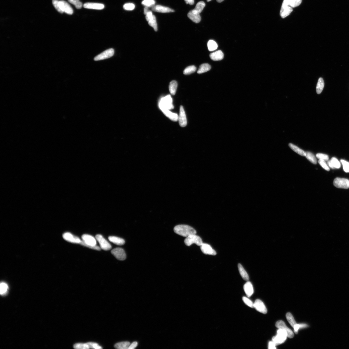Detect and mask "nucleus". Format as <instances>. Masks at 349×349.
<instances>
[{
	"mask_svg": "<svg viewBox=\"0 0 349 349\" xmlns=\"http://www.w3.org/2000/svg\"><path fill=\"white\" fill-rule=\"evenodd\" d=\"M175 233L184 237L196 234V231L193 227L186 225H179L176 226L174 229Z\"/></svg>",
	"mask_w": 349,
	"mask_h": 349,
	"instance_id": "obj_1",
	"label": "nucleus"
},
{
	"mask_svg": "<svg viewBox=\"0 0 349 349\" xmlns=\"http://www.w3.org/2000/svg\"><path fill=\"white\" fill-rule=\"evenodd\" d=\"M159 107L162 111L164 110H170L174 109L173 100L170 95H168L163 97L159 102Z\"/></svg>",
	"mask_w": 349,
	"mask_h": 349,
	"instance_id": "obj_2",
	"label": "nucleus"
},
{
	"mask_svg": "<svg viewBox=\"0 0 349 349\" xmlns=\"http://www.w3.org/2000/svg\"><path fill=\"white\" fill-rule=\"evenodd\" d=\"M287 337V333L282 329H279L277 331V335L273 337V342L276 345H278L284 343Z\"/></svg>",
	"mask_w": 349,
	"mask_h": 349,
	"instance_id": "obj_3",
	"label": "nucleus"
},
{
	"mask_svg": "<svg viewBox=\"0 0 349 349\" xmlns=\"http://www.w3.org/2000/svg\"><path fill=\"white\" fill-rule=\"evenodd\" d=\"M184 243L187 246H190L193 244H196L201 246L203 244L201 238L196 234H192L186 237Z\"/></svg>",
	"mask_w": 349,
	"mask_h": 349,
	"instance_id": "obj_4",
	"label": "nucleus"
},
{
	"mask_svg": "<svg viewBox=\"0 0 349 349\" xmlns=\"http://www.w3.org/2000/svg\"><path fill=\"white\" fill-rule=\"evenodd\" d=\"M333 184L335 187L340 189H348L349 188V180L346 179L336 178Z\"/></svg>",
	"mask_w": 349,
	"mask_h": 349,
	"instance_id": "obj_5",
	"label": "nucleus"
},
{
	"mask_svg": "<svg viewBox=\"0 0 349 349\" xmlns=\"http://www.w3.org/2000/svg\"><path fill=\"white\" fill-rule=\"evenodd\" d=\"M114 53L115 51L113 49H107L95 57L94 58V60L99 61L111 58L113 56Z\"/></svg>",
	"mask_w": 349,
	"mask_h": 349,
	"instance_id": "obj_6",
	"label": "nucleus"
},
{
	"mask_svg": "<svg viewBox=\"0 0 349 349\" xmlns=\"http://www.w3.org/2000/svg\"><path fill=\"white\" fill-rule=\"evenodd\" d=\"M96 238L99 242L101 249L105 250H108L111 249L110 244L101 235H97Z\"/></svg>",
	"mask_w": 349,
	"mask_h": 349,
	"instance_id": "obj_7",
	"label": "nucleus"
},
{
	"mask_svg": "<svg viewBox=\"0 0 349 349\" xmlns=\"http://www.w3.org/2000/svg\"><path fill=\"white\" fill-rule=\"evenodd\" d=\"M82 240H81L80 244L81 245L85 244L88 245H96V239L91 235L87 234H84L82 235Z\"/></svg>",
	"mask_w": 349,
	"mask_h": 349,
	"instance_id": "obj_8",
	"label": "nucleus"
},
{
	"mask_svg": "<svg viewBox=\"0 0 349 349\" xmlns=\"http://www.w3.org/2000/svg\"><path fill=\"white\" fill-rule=\"evenodd\" d=\"M111 253L118 260L123 261L126 259V254L122 248H116L112 250Z\"/></svg>",
	"mask_w": 349,
	"mask_h": 349,
	"instance_id": "obj_9",
	"label": "nucleus"
},
{
	"mask_svg": "<svg viewBox=\"0 0 349 349\" xmlns=\"http://www.w3.org/2000/svg\"><path fill=\"white\" fill-rule=\"evenodd\" d=\"M276 328L279 329H282L286 331L287 333V337L289 338H292L294 336V334L291 329L289 328L285 325L284 322L282 320H279L277 322L276 324Z\"/></svg>",
	"mask_w": 349,
	"mask_h": 349,
	"instance_id": "obj_10",
	"label": "nucleus"
},
{
	"mask_svg": "<svg viewBox=\"0 0 349 349\" xmlns=\"http://www.w3.org/2000/svg\"><path fill=\"white\" fill-rule=\"evenodd\" d=\"M178 120L180 126L184 127L186 126L187 124L186 116L185 110L182 106H181L180 107Z\"/></svg>",
	"mask_w": 349,
	"mask_h": 349,
	"instance_id": "obj_11",
	"label": "nucleus"
},
{
	"mask_svg": "<svg viewBox=\"0 0 349 349\" xmlns=\"http://www.w3.org/2000/svg\"><path fill=\"white\" fill-rule=\"evenodd\" d=\"M254 308L261 313L266 314L267 312V309L264 304L260 299H256L254 303Z\"/></svg>",
	"mask_w": 349,
	"mask_h": 349,
	"instance_id": "obj_12",
	"label": "nucleus"
},
{
	"mask_svg": "<svg viewBox=\"0 0 349 349\" xmlns=\"http://www.w3.org/2000/svg\"><path fill=\"white\" fill-rule=\"evenodd\" d=\"M63 237L66 241L74 244H80L81 241L79 237L70 233H65L63 235Z\"/></svg>",
	"mask_w": 349,
	"mask_h": 349,
	"instance_id": "obj_13",
	"label": "nucleus"
},
{
	"mask_svg": "<svg viewBox=\"0 0 349 349\" xmlns=\"http://www.w3.org/2000/svg\"><path fill=\"white\" fill-rule=\"evenodd\" d=\"M59 4L61 10L64 13L70 15L73 14V10L67 2L64 1H59Z\"/></svg>",
	"mask_w": 349,
	"mask_h": 349,
	"instance_id": "obj_14",
	"label": "nucleus"
},
{
	"mask_svg": "<svg viewBox=\"0 0 349 349\" xmlns=\"http://www.w3.org/2000/svg\"><path fill=\"white\" fill-rule=\"evenodd\" d=\"M152 11L156 12L166 13L174 12V10L169 7L160 5H154L152 7Z\"/></svg>",
	"mask_w": 349,
	"mask_h": 349,
	"instance_id": "obj_15",
	"label": "nucleus"
},
{
	"mask_svg": "<svg viewBox=\"0 0 349 349\" xmlns=\"http://www.w3.org/2000/svg\"><path fill=\"white\" fill-rule=\"evenodd\" d=\"M200 246L202 251L204 254L213 256H215L217 254L215 250L208 244L203 243Z\"/></svg>",
	"mask_w": 349,
	"mask_h": 349,
	"instance_id": "obj_16",
	"label": "nucleus"
},
{
	"mask_svg": "<svg viewBox=\"0 0 349 349\" xmlns=\"http://www.w3.org/2000/svg\"><path fill=\"white\" fill-rule=\"evenodd\" d=\"M83 7L85 9L102 10L104 8V5L102 4L88 2L85 3Z\"/></svg>",
	"mask_w": 349,
	"mask_h": 349,
	"instance_id": "obj_17",
	"label": "nucleus"
},
{
	"mask_svg": "<svg viewBox=\"0 0 349 349\" xmlns=\"http://www.w3.org/2000/svg\"><path fill=\"white\" fill-rule=\"evenodd\" d=\"M244 288L245 292L248 297L251 296L254 292L253 285L249 281L247 282L244 285Z\"/></svg>",
	"mask_w": 349,
	"mask_h": 349,
	"instance_id": "obj_18",
	"label": "nucleus"
},
{
	"mask_svg": "<svg viewBox=\"0 0 349 349\" xmlns=\"http://www.w3.org/2000/svg\"><path fill=\"white\" fill-rule=\"evenodd\" d=\"M210 56L212 60L214 61H220L224 58V54L221 50L211 53Z\"/></svg>",
	"mask_w": 349,
	"mask_h": 349,
	"instance_id": "obj_19",
	"label": "nucleus"
},
{
	"mask_svg": "<svg viewBox=\"0 0 349 349\" xmlns=\"http://www.w3.org/2000/svg\"><path fill=\"white\" fill-rule=\"evenodd\" d=\"M328 164L329 167L332 169H339L341 167V164L339 161L336 158L333 157L330 161L328 162Z\"/></svg>",
	"mask_w": 349,
	"mask_h": 349,
	"instance_id": "obj_20",
	"label": "nucleus"
},
{
	"mask_svg": "<svg viewBox=\"0 0 349 349\" xmlns=\"http://www.w3.org/2000/svg\"><path fill=\"white\" fill-rule=\"evenodd\" d=\"M164 114L172 121L178 120L179 116L176 113H172L169 110H164L162 111Z\"/></svg>",
	"mask_w": 349,
	"mask_h": 349,
	"instance_id": "obj_21",
	"label": "nucleus"
},
{
	"mask_svg": "<svg viewBox=\"0 0 349 349\" xmlns=\"http://www.w3.org/2000/svg\"><path fill=\"white\" fill-rule=\"evenodd\" d=\"M205 2L203 1L198 2L196 5L195 8L191 10L192 13L196 14H199L205 7Z\"/></svg>",
	"mask_w": 349,
	"mask_h": 349,
	"instance_id": "obj_22",
	"label": "nucleus"
},
{
	"mask_svg": "<svg viewBox=\"0 0 349 349\" xmlns=\"http://www.w3.org/2000/svg\"><path fill=\"white\" fill-rule=\"evenodd\" d=\"M110 241L118 245H122L125 244V241L123 239L116 236H111L108 237Z\"/></svg>",
	"mask_w": 349,
	"mask_h": 349,
	"instance_id": "obj_23",
	"label": "nucleus"
},
{
	"mask_svg": "<svg viewBox=\"0 0 349 349\" xmlns=\"http://www.w3.org/2000/svg\"><path fill=\"white\" fill-rule=\"evenodd\" d=\"M187 16L191 20L195 23H198L201 21V17L199 14H195L191 11L187 14Z\"/></svg>",
	"mask_w": 349,
	"mask_h": 349,
	"instance_id": "obj_24",
	"label": "nucleus"
},
{
	"mask_svg": "<svg viewBox=\"0 0 349 349\" xmlns=\"http://www.w3.org/2000/svg\"><path fill=\"white\" fill-rule=\"evenodd\" d=\"M293 11L292 7L290 6L281 9L280 11V15L282 18H285L288 16Z\"/></svg>",
	"mask_w": 349,
	"mask_h": 349,
	"instance_id": "obj_25",
	"label": "nucleus"
},
{
	"mask_svg": "<svg viewBox=\"0 0 349 349\" xmlns=\"http://www.w3.org/2000/svg\"><path fill=\"white\" fill-rule=\"evenodd\" d=\"M238 268L239 273L243 279L245 281H248L249 279V276L244 268L240 264H238Z\"/></svg>",
	"mask_w": 349,
	"mask_h": 349,
	"instance_id": "obj_26",
	"label": "nucleus"
},
{
	"mask_svg": "<svg viewBox=\"0 0 349 349\" xmlns=\"http://www.w3.org/2000/svg\"><path fill=\"white\" fill-rule=\"evenodd\" d=\"M289 146L292 150L298 154L302 156H305L306 152L292 143H289Z\"/></svg>",
	"mask_w": 349,
	"mask_h": 349,
	"instance_id": "obj_27",
	"label": "nucleus"
},
{
	"mask_svg": "<svg viewBox=\"0 0 349 349\" xmlns=\"http://www.w3.org/2000/svg\"><path fill=\"white\" fill-rule=\"evenodd\" d=\"M211 68L210 65L207 64H204L200 66L197 73L201 74L209 71Z\"/></svg>",
	"mask_w": 349,
	"mask_h": 349,
	"instance_id": "obj_28",
	"label": "nucleus"
},
{
	"mask_svg": "<svg viewBox=\"0 0 349 349\" xmlns=\"http://www.w3.org/2000/svg\"><path fill=\"white\" fill-rule=\"evenodd\" d=\"M178 87V83L176 81L173 80L170 82L169 86L170 93L172 95H175L176 93Z\"/></svg>",
	"mask_w": 349,
	"mask_h": 349,
	"instance_id": "obj_29",
	"label": "nucleus"
},
{
	"mask_svg": "<svg viewBox=\"0 0 349 349\" xmlns=\"http://www.w3.org/2000/svg\"><path fill=\"white\" fill-rule=\"evenodd\" d=\"M324 87V82L322 78H320L317 83L316 91L318 94H320L322 92Z\"/></svg>",
	"mask_w": 349,
	"mask_h": 349,
	"instance_id": "obj_30",
	"label": "nucleus"
},
{
	"mask_svg": "<svg viewBox=\"0 0 349 349\" xmlns=\"http://www.w3.org/2000/svg\"><path fill=\"white\" fill-rule=\"evenodd\" d=\"M306 152L305 156L311 162L314 164H317V161L316 156L310 152Z\"/></svg>",
	"mask_w": 349,
	"mask_h": 349,
	"instance_id": "obj_31",
	"label": "nucleus"
},
{
	"mask_svg": "<svg viewBox=\"0 0 349 349\" xmlns=\"http://www.w3.org/2000/svg\"><path fill=\"white\" fill-rule=\"evenodd\" d=\"M130 345V343L128 342H119L115 345V347L117 349H128Z\"/></svg>",
	"mask_w": 349,
	"mask_h": 349,
	"instance_id": "obj_32",
	"label": "nucleus"
},
{
	"mask_svg": "<svg viewBox=\"0 0 349 349\" xmlns=\"http://www.w3.org/2000/svg\"><path fill=\"white\" fill-rule=\"evenodd\" d=\"M207 47L210 51H213L217 49L218 46L216 42L213 40H210L207 43Z\"/></svg>",
	"mask_w": 349,
	"mask_h": 349,
	"instance_id": "obj_33",
	"label": "nucleus"
},
{
	"mask_svg": "<svg viewBox=\"0 0 349 349\" xmlns=\"http://www.w3.org/2000/svg\"><path fill=\"white\" fill-rule=\"evenodd\" d=\"M286 316L289 323L293 328L297 323L291 313H288L286 314Z\"/></svg>",
	"mask_w": 349,
	"mask_h": 349,
	"instance_id": "obj_34",
	"label": "nucleus"
},
{
	"mask_svg": "<svg viewBox=\"0 0 349 349\" xmlns=\"http://www.w3.org/2000/svg\"><path fill=\"white\" fill-rule=\"evenodd\" d=\"M196 70V67L194 65H192L187 67L183 71L184 74L185 75H189L194 73Z\"/></svg>",
	"mask_w": 349,
	"mask_h": 349,
	"instance_id": "obj_35",
	"label": "nucleus"
},
{
	"mask_svg": "<svg viewBox=\"0 0 349 349\" xmlns=\"http://www.w3.org/2000/svg\"><path fill=\"white\" fill-rule=\"evenodd\" d=\"M148 22L149 25L153 27L155 31H157L158 25L157 23L156 18L155 15H154L153 18Z\"/></svg>",
	"mask_w": 349,
	"mask_h": 349,
	"instance_id": "obj_36",
	"label": "nucleus"
},
{
	"mask_svg": "<svg viewBox=\"0 0 349 349\" xmlns=\"http://www.w3.org/2000/svg\"><path fill=\"white\" fill-rule=\"evenodd\" d=\"M73 348L76 349H89L90 348L87 343H78L74 345Z\"/></svg>",
	"mask_w": 349,
	"mask_h": 349,
	"instance_id": "obj_37",
	"label": "nucleus"
},
{
	"mask_svg": "<svg viewBox=\"0 0 349 349\" xmlns=\"http://www.w3.org/2000/svg\"><path fill=\"white\" fill-rule=\"evenodd\" d=\"M68 1L70 3L75 6L77 9H81L83 7V4L80 1V0H68Z\"/></svg>",
	"mask_w": 349,
	"mask_h": 349,
	"instance_id": "obj_38",
	"label": "nucleus"
},
{
	"mask_svg": "<svg viewBox=\"0 0 349 349\" xmlns=\"http://www.w3.org/2000/svg\"><path fill=\"white\" fill-rule=\"evenodd\" d=\"M8 288V286L4 282H2L1 284L0 285V292H1V295H5L7 292V290Z\"/></svg>",
	"mask_w": 349,
	"mask_h": 349,
	"instance_id": "obj_39",
	"label": "nucleus"
},
{
	"mask_svg": "<svg viewBox=\"0 0 349 349\" xmlns=\"http://www.w3.org/2000/svg\"><path fill=\"white\" fill-rule=\"evenodd\" d=\"M142 4L145 7H152L155 5V1L154 0H144Z\"/></svg>",
	"mask_w": 349,
	"mask_h": 349,
	"instance_id": "obj_40",
	"label": "nucleus"
},
{
	"mask_svg": "<svg viewBox=\"0 0 349 349\" xmlns=\"http://www.w3.org/2000/svg\"><path fill=\"white\" fill-rule=\"evenodd\" d=\"M242 300L244 303L251 308H254V303L248 298L244 296L242 297Z\"/></svg>",
	"mask_w": 349,
	"mask_h": 349,
	"instance_id": "obj_41",
	"label": "nucleus"
},
{
	"mask_svg": "<svg viewBox=\"0 0 349 349\" xmlns=\"http://www.w3.org/2000/svg\"><path fill=\"white\" fill-rule=\"evenodd\" d=\"M302 2V0H290V6L292 8L295 7L299 6Z\"/></svg>",
	"mask_w": 349,
	"mask_h": 349,
	"instance_id": "obj_42",
	"label": "nucleus"
},
{
	"mask_svg": "<svg viewBox=\"0 0 349 349\" xmlns=\"http://www.w3.org/2000/svg\"><path fill=\"white\" fill-rule=\"evenodd\" d=\"M135 6L134 4L128 3L125 4L123 6V8L127 10H132L135 8Z\"/></svg>",
	"mask_w": 349,
	"mask_h": 349,
	"instance_id": "obj_43",
	"label": "nucleus"
},
{
	"mask_svg": "<svg viewBox=\"0 0 349 349\" xmlns=\"http://www.w3.org/2000/svg\"><path fill=\"white\" fill-rule=\"evenodd\" d=\"M59 1H58V0H53L52 3L54 7L55 8L56 10L59 13H63L64 12L61 9L59 4Z\"/></svg>",
	"mask_w": 349,
	"mask_h": 349,
	"instance_id": "obj_44",
	"label": "nucleus"
},
{
	"mask_svg": "<svg viewBox=\"0 0 349 349\" xmlns=\"http://www.w3.org/2000/svg\"><path fill=\"white\" fill-rule=\"evenodd\" d=\"M341 162H342L343 168V170L346 173H349V162L346 161L342 159L341 160Z\"/></svg>",
	"mask_w": 349,
	"mask_h": 349,
	"instance_id": "obj_45",
	"label": "nucleus"
},
{
	"mask_svg": "<svg viewBox=\"0 0 349 349\" xmlns=\"http://www.w3.org/2000/svg\"><path fill=\"white\" fill-rule=\"evenodd\" d=\"M319 163L320 164V165L325 170L327 171L330 170V168L328 166V165L326 163V162H325V161L323 160L319 159Z\"/></svg>",
	"mask_w": 349,
	"mask_h": 349,
	"instance_id": "obj_46",
	"label": "nucleus"
},
{
	"mask_svg": "<svg viewBox=\"0 0 349 349\" xmlns=\"http://www.w3.org/2000/svg\"><path fill=\"white\" fill-rule=\"evenodd\" d=\"M316 157L317 158L319 159L323 160L325 161H328L329 159L328 156L325 154L322 153H317L316 155Z\"/></svg>",
	"mask_w": 349,
	"mask_h": 349,
	"instance_id": "obj_47",
	"label": "nucleus"
},
{
	"mask_svg": "<svg viewBox=\"0 0 349 349\" xmlns=\"http://www.w3.org/2000/svg\"><path fill=\"white\" fill-rule=\"evenodd\" d=\"M87 343L89 347L90 348L96 349H99L102 348L101 346H100L99 345V344H98L97 343H96L89 342Z\"/></svg>",
	"mask_w": 349,
	"mask_h": 349,
	"instance_id": "obj_48",
	"label": "nucleus"
},
{
	"mask_svg": "<svg viewBox=\"0 0 349 349\" xmlns=\"http://www.w3.org/2000/svg\"><path fill=\"white\" fill-rule=\"evenodd\" d=\"M154 15H153L151 11L150 10L146 15V19L147 21H149L153 18Z\"/></svg>",
	"mask_w": 349,
	"mask_h": 349,
	"instance_id": "obj_49",
	"label": "nucleus"
},
{
	"mask_svg": "<svg viewBox=\"0 0 349 349\" xmlns=\"http://www.w3.org/2000/svg\"><path fill=\"white\" fill-rule=\"evenodd\" d=\"M290 0H284L283 4H282L281 9H283L290 6Z\"/></svg>",
	"mask_w": 349,
	"mask_h": 349,
	"instance_id": "obj_50",
	"label": "nucleus"
},
{
	"mask_svg": "<svg viewBox=\"0 0 349 349\" xmlns=\"http://www.w3.org/2000/svg\"><path fill=\"white\" fill-rule=\"evenodd\" d=\"M276 345L272 341V342H270L269 343L268 348L269 349H276Z\"/></svg>",
	"mask_w": 349,
	"mask_h": 349,
	"instance_id": "obj_51",
	"label": "nucleus"
},
{
	"mask_svg": "<svg viewBox=\"0 0 349 349\" xmlns=\"http://www.w3.org/2000/svg\"><path fill=\"white\" fill-rule=\"evenodd\" d=\"M138 343L137 342H133L131 344L128 348V349H133L135 348L138 346Z\"/></svg>",
	"mask_w": 349,
	"mask_h": 349,
	"instance_id": "obj_52",
	"label": "nucleus"
},
{
	"mask_svg": "<svg viewBox=\"0 0 349 349\" xmlns=\"http://www.w3.org/2000/svg\"><path fill=\"white\" fill-rule=\"evenodd\" d=\"M294 329V332L297 334L299 331V329L300 328V324H296L295 325V326L293 328Z\"/></svg>",
	"mask_w": 349,
	"mask_h": 349,
	"instance_id": "obj_53",
	"label": "nucleus"
},
{
	"mask_svg": "<svg viewBox=\"0 0 349 349\" xmlns=\"http://www.w3.org/2000/svg\"><path fill=\"white\" fill-rule=\"evenodd\" d=\"M187 4H189L190 5H193L194 3V0H184Z\"/></svg>",
	"mask_w": 349,
	"mask_h": 349,
	"instance_id": "obj_54",
	"label": "nucleus"
},
{
	"mask_svg": "<svg viewBox=\"0 0 349 349\" xmlns=\"http://www.w3.org/2000/svg\"><path fill=\"white\" fill-rule=\"evenodd\" d=\"M150 10H149L148 7H145L144 9V14L146 15V14Z\"/></svg>",
	"mask_w": 349,
	"mask_h": 349,
	"instance_id": "obj_55",
	"label": "nucleus"
},
{
	"mask_svg": "<svg viewBox=\"0 0 349 349\" xmlns=\"http://www.w3.org/2000/svg\"><path fill=\"white\" fill-rule=\"evenodd\" d=\"M224 1V0H217V2L219 3H221Z\"/></svg>",
	"mask_w": 349,
	"mask_h": 349,
	"instance_id": "obj_56",
	"label": "nucleus"
},
{
	"mask_svg": "<svg viewBox=\"0 0 349 349\" xmlns=\"http://www.w3.org/2000/svg\"><path fill=\"white\" fill-rule=\"evenodd\" d=\"M211 1V0H207V2H209Z\"/></svg>",
	"mask_w": 349,
	"mask_h": 349,
	"instance_id": "obj_57",
	"label": "nucleus"
}]
</instances>
